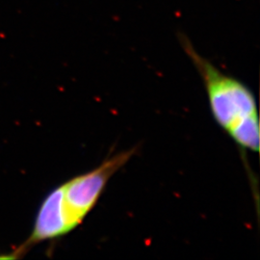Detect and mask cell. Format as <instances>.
I'll list each match as a JSON object with an SVG mask.
<instances>
[{"mask_svg":"<svg viewBox=\"0 0 260 260\" xmlns=\"http://www.w3.org/2000/svg\"><path fill=\"white\" fill-rule=\"evenodd\" d=\"M137 151L138 148L134 147L112 154L93 170L51 190L40 205L32 233L18 252H26L42 242L59 239L75 232L94 209L112 177Z\"/></svg>","mask_w":260,"mask_h":260,"instance_id":"cell-1","label":"cell"},{"mask_svg":"<svg viewBox=\"0 0 260 260\" xmlns=\"http://www.w3.org/2000/svg\"><path fill=\"white\" fill-rule=\"evenodd\" d=\"M181 44L204 82L214 121L242 152L257 153L259 117L256 100L251 89L200 55L185 39H182Z\"/></svg>","mask_w":260,"mask_h":260,"instance_id":"cell-2","label":"cell"}]
</instances>
